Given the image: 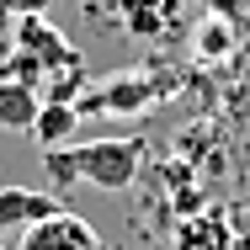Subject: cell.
Returning <instances> with one entry per match:
<instances>
[{"label": "cell", "instance_id": "8992f818", "mask_svg": "<svg viewBox=\"0 0 250 250\" xmlns=\"http://www.w3.org/2000/svg\"><path fill=\"white\" fill-rule=\"evenodd\" d=\"M176 250H234L229 218H224L218 208H208V213H197V218H187L181 234H176Z\"/></svg>", "mask_w": 250, "mask_h": 250}, {"label": "cell", "instance_id": "52a82bcc", "mask_svg": "<svg viewBox=\"0 0 250 250\" xmlns=\"http://www.w3.org/2000/svg\"><path fill=\"white\" fill-rule=\"evenodd\" d=\"M75 123H80V112H75L69 101H43V112H38L32 133H38V144H43V149H59V144L75 133Z\"/></svg>", "mask_w": 250, "mask_h": 250}, {"label": "cell", "instance_id": "6da1fadb", "mask_svg": "<svg viewBox=\"0 0 250 250\" xmlns=\"http://www.w3.org/2000/svg\"><path fill=\"white\" fill-rule=\"evenodd\" d=\"M139 165H144V139H91V144L43 149V170L53 181V197L75 192L80 181H91L96 192H123V187H133Z\"/></svg>", "mask_w": 250, "mask_h": 250}, {"label": "cell", "instance_id": "30bf717a", "mask_svg": "<svg viewBox=\"0 0 250 250\" xmlns=\"http://www.w3.org/2000/svg\"><path fill=\"white\" fill-rule=\"evenodd\" d=\"M0 16H48V0H0Z\"/></svg>", "mask_w": 250, "mask_h": 250}, {"label": "cell", "instance_id": "3957f363", "mask_svg": "<svg viewBox=\"0 0 250 250\" xmlns=\"http://www.w3.org/2000/svg\"><path fill=\"white\" fill-rule=\"evenodd\" d=\"M53 213H64V197L32 192V187H0V245L5 240H21L27 229H38Z\"/></svg>", "mask_w": 250, "mask_h": 250}, {"label": "cell", "instance_id": "7a4b0ae2", "mask_svg": "<svg viewBox=\"0 0 250 250\" xmlns=\"http://www.w3.org/2000/svg\"><path fill=\"white\" fill-rule=\"evenodd\" d=\"M11 53H27L32 64H43V69H59V64H85L80 48L53 27L48 16H21L16 21V32H11Z\"/></svg>", "mask_w": 250, "mask_h": 250}, {"label": "cell", "instance_id": "277c9868", "mask_svg": "<svg viewBox=\"0 0 250 250\" xmlns=\"http://www.w3.org/2000/svg\"><path fill=\"white\" fill-rule=\"evenodd\" d=\"M16 250H101V234L85 218H75V213L64 208V213L43 218L38 229H27V234L16 240Z\"/></svg>", "mask_w": 250, "mask_h": 250}, {"label": "cell", "instance_id": "5b68a950", "mask_svg": "<svg viewBox=\"0 0 250 250\" xmlns=\"http://www.w3.org/2000/svg\"><path fill=\"white\" fill-rule=\"evenodd\" d=\"M38 112H43V96H38L32 85L0 75V128H5V133H32Z\"/></svg>", "mask_w": 250, "mask_h": 250}, {"label": "cell", "instance_id": "ba28073f", "mask_svg": "<svg viewBox=\"0 0 250 250\" xmlns=\"http://www.w3.org/2000/svg\"><path fill=\"white\" fill-rule=\"evenodd\" d=\"M170 11H176V0H123V16H128L133 38H160Z\"/></svg>", "mask_w": 250, "mask_h": 250}, {"label": "cell", "instance_id": "8fae6325", "mask_svg": "<svg viewBox=\"0 0 250 250\" xmlns=\"http://www.w3.org/2000/svg\"><path fill=\"white\" fill-rule=\"evenodd\" d=\"M0 250H5V245H0Z\"/></svg>", "mask_w": 250, "mask_h": 250}, {"label": "cell", "instance_id": "9c48e42d", "mask_svg": "<svg viewBox=\"0 0 250 250\" xmlns=\"http://www.w3.org/2000/svg\"><path fill=\"white\" fill-rule=\"evenodd\" d=\"M160 96V85H149V80H117V85H106L96 96V112H144L139 101Z\"/></svg>", "mask_w": 250, "mask_h": 250}]
</instances>
